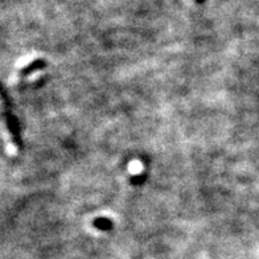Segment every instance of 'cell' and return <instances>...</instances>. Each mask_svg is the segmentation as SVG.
Returning a JSON list of instances; mask_svg holds the SVG:
<instances>
[{"label": "cell", "mask_w": 259, "mask_h": 259, "mask_svg": "<svg viewBox=\"0 0 259 259\" xmlns=\"http://www.w3.org/2000/svg\"><path fill=\"white\" fill-rule=\"evenodd\" d=\"M196 2H197V3H204L205 0H196Z\"/></svg>", "instance_id": "cell-1"}]
</instances>
